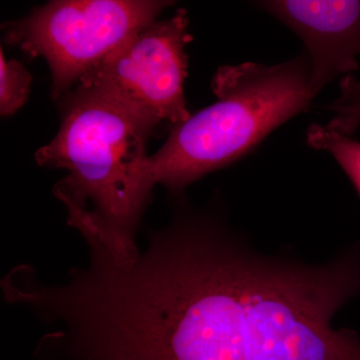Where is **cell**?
Returning <instances> with one entry per match:
<instances>
[{
    "instance_id": "6da1fadb",
    "label": "cell",
    "mask_w": 360,
    "mask_h": 360,
    "mask_svg": "<svg viewBox=\"0 0 360 360\" xmlns=\"http://www.w3.org/2000/svg\"><path fill=\"white\" fill-rule=\"evenodd\" d=\"M360 295V245L309 264L255 250L221 210L202 222L161 314L160 360H360L333 328Z\"/></svg>"
},
{
    "instance_id": "8992f818",
    "label": "cell",
    "mask_w": 360,
    "mask_h": 360,
    "mask_svg": "<svg viewBox=\"0 0 360 360\" xmlns=\"http://www.w3.org/2000/svg\"><path fill=\"white\" fill-rule=\"evenodd\" d=\"M255 6L271 14L302 39L310 63L315 96L338 77L359 70L360 1L270 0Z\"/></svg>"
},
{
    "instance_id": "52a82bcc",
    "label": "cell",
    "mask_w": 360,
    "mask_h": 360,
    "mask_svg": "<svg viewBox=\"0 0 360 360\" xmlns=\"http://www.w3.org/2000/svg\"><path fill=\"white\" fill-rule=\"evenodd\" d=\"M307 142L310 148L333 156L360 195V142L319 124H312L307 130Z\"/></svg>"
},
{
    "instance_id": "7a4b0ae2",
    "label": "cell",
    "mask_w": 360,
    "mask_h": 360,
    "mask_svg": "<svg viewBox=\"0 0 360 360\" xmlns=\"http://www.w3.org/2000/svg\"><path fill=\"white\" fill-rule=\"evenodd\" d=\"M60 99V129L35 160L68 170L53 188L63 205L86 210L110 240L136 245L135 233L153 188L146 172V146L160 123L84 87H73Z\"/></svg>"
},
{
    "instance_id": "ba28073f",
    "label": "cell",
    "mask_w": 360,
    "mask_h": 360,
    "mask_svg": "<svg viewBox=\"0 0 360 360\" xmlns=\"http://www.w3.org/2000/svg\"><path fill=\"white\" fill-rule=\"evenodd\" d=\"M32 77L25 65L16 59H7L0 53V115H13L22 108L30 96Z\"/></svg>"
},
{
    "instance_id": "9c48e42d",
    "label": "cell",
    "mask_w": 360,
    "mask_h": 360,
    "mask_svg": "<svg viewBox=\"0 0 360 360\" xmlns=\"http://www.w3.org/2000/svg\"><path fill=\"white\" fill-rule=\"evenodd\" d=\"M340 89V96L326 108L333 113L326 127L350 137L360 129V79L352 75L341 77Z\"/></svg>"
},
{
    "instance_id": "5b68a950",
    "label": "cell",
    "mask_w": 360,
    "mask_h": 360,
    "mask_svg": "<svg viewBox=\"0 0 360 360\" xmlns=\"http://www.w3.org/2000/svg\"><path fill=\"white\" fill-rule=\"evenodd\" d=\"M191 41L187 11L179 8L135 33L75 86L96 90L132 112L174 127L191 115L184 96L186 49Z\"/></svg>"
},
{
    "instance_id": "3957f363",
    "label": "cell",
    "mask_w": 360,
    "mask_h": 360,
    "mask_svg": "<svg viewBox=\"0 0 360 360\" xmlns=\"http://www.w3.org/2000/svg\"><path fill=\"white\" fill-rule=\"evenodd\" d=\"M212 89L217 101L174 125L160 150L148 155L146 172L153 186L180 194L206 174L231 167L309 110L316 96L303 51L279 65L222 66L213 75Z\"/></svg>"
},
{
    "instance_id": "277c9868",
    "label": "cell",
    "mask_w": 360,
    "mask_h": 360,
    "mask_svg": "<svg viewBox=\"0 0 360 360\" xmlns=\"http://www.w3.org/2000/svg\"><path fill=\"white\" fill-rule=\"evenodd\" d=\"M172 4L165 0H53L27 18L7 22L6 40L27 56L46 60L51 97L58 101Z\"/></svg>"
}]
</instances>
